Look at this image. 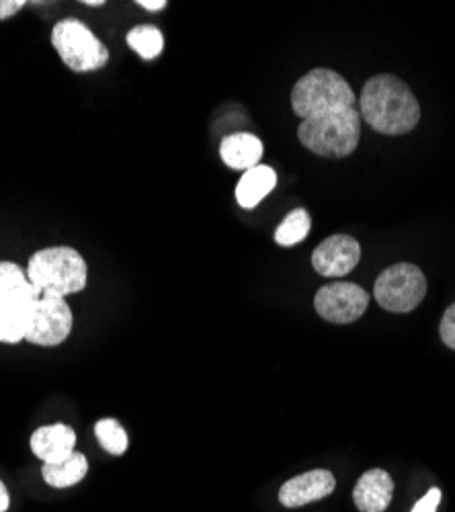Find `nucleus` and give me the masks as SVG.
Segmentation results:
<instances>
[{
	"mask_svg": "<svg viewBox=\"0 0 455 512\" xmlns=\"http://www.w3.org/2000/svg\"><path fill=\"white\" fill-rule=\"evenodd\" d=\"M359 115L378 134L402 136L417 127L421 105L400 78L378 74L365 82L359 97Z\"/></svg>",
	"mask_w": 455,
	"mask_h": 512,
	"instance_id": "f257e3e1",
	"label": "nucleus"
},
{
	"mask_svg": "<svg viewBox=\"0 0 455 512\" xmlns=\"http://www.w3.org/2000/svg\"><path fill=\"white\" fill-rule=\"evenodd\" d=\"M300 142L316 156L345 158L355 152L361 138L357 107L304 119L298 127Z\"/></svg>",
	"mask_w": 455,
	"mask_h": 512,
	"instance_id": "f03ea898",
	"label": "nucleus"
},
{
	"mask_svg": "<svg viewBox=\"0 0 455 512\" xmlns=\"http://www.w3.org/2000/svg\"><path fill=\"white\" fill-rule=\"evenodd\" d=\"M87 263L70 246L37 250L27 267V279L41 293L66 297L87 287Z\"/></svg>",
	"mask_w": 455,
	"mask_h": 512,
	"instance_id": "7ed1b4c3",
	"label": "nucleus"
},
{
	"mask_svg": "<svg viewBox=\"0 0 455 512\" xmlns=\"http://www.w3.org/2000/svg\"><path fill=\"white\" fill-rule=\"evenodd\" d=\"M292 107L304 121L316 115L357 107V97L351 84L339 72L330 68H314L294 84Z\"/></svg>",
	"mask_w": 455,
	"mask_h": 512,
	"instance_id": "20e7f679",
	"label": "nucleus"
},
{
	"mask_svg": "<svg viewBox=\"0 0 455 512\" xmlns=\"http://www.w3.org/2000/svg\"><path fill=\"white\" fill-rule=\"evenodd\" d=\"M52 44L62 62L74 72L101 70L109 62V50L78 19H64L52 31Z\"/></svg>",
	"mask_w": 455,
	"mask_h": 512,
	"instance_id": "39448f33",
	"label": "nucleus"
},
{
	"mask_svg": "<svg viewBox=\"0 0 455 512\" xmlns=\"http://www.w3.org/2000/svg\"><path fill=\"white\" fill-rule=\"evenodd\" d=\"M427 293V279L417 265L398 263L388 267L374 285L376 302L396 314H406L421 306Z\"/></svg>",
	"mask_w": 455,
	"mask_h": 512,
	"instance_id": "423d86ee",
	"label": "nucleus"
},
{
	"mask_svg": "<svg viewBox=\"0 0 455 512\" xmlns=\"http://www.w3.org/2000/svg\"><path fill=\"white\" fill-rule=\"evenodd\" d=\"M72 330V312L64 297L41 293L25 340L37 347H58Z\"/></svg>",
	"mask_w": 455,
	"mask_h": 512,
	"instance_id": "0eeeda50",
	"label": "nucleus"
},
{
	"mask_svg": "<svg viewBox=\"0 0 455 512\" xmlns=\"http://www.w3.org/2000/svg\"><path fill=\"white\" fill-rule=\"evenodd\" d=\"M369 304V295L363 287L347 281H337L318 289L314 308L318 316L333 324H351L359 320Z\"/></svg>",
	"mask_w": 455,
	"mask_h": 512,
	"instance_id": "6e6552de",
	"label": "nucleus"
},
{
	"mask_svg": "<svg viewBox=\"0 0 455 512\" xmlns=\"http://www.w3.org/2000/svg\"><path fill=\"white\" fill-rule=\"evenodd\" d=\"M361 261V246L353 236L335 234L312 252V265L322 277H345Z\"/></svg>",
	"mask_w": 455,
	"mask_h": 512,
	"instance_id": "1a4fd4ad",
	"label": "nucleus"
},
{
	"mask_svg": "<svg viewBox=\"0 0 455 512\" xmlns=\"http://www.w3.org/2000/svg\"><path fill=\"white\" fill-rule=\"evenodd\" d=\"M337 480L326 469H312L298 478L287 480L279 490V502L287 508H298L322 500L335 492Z\"/></svg>",
	"mask_w": 455,
	"mask_h": 512,
	"instance_id": "9d476101",
	"label": "nucleus"
},
{
	"mask_svg": "<svg viewBox=\"0 0 455 512\" xmlns=\"http://www.w3.org/2000/svg\"><path fill=\"white\" fill-rule=\"evenodd\" d=\"M394 496V482L386 469H369L353 490L355 506L361 512H384Z\"/></svg>",
	"mask_w": 455,
	"mask_h": 512,
	"instance_id": "9b49d317",
	"label": "nucleus"
},
{
	"mask_svg": "<svg viewBox=\"0 0 455 512\" xmlns=\"http://www.w3.org/2000/svg\"><path fill=\"white\" fill-rule=\"evenodd\" d=\"M76 433L68 424L41 426L31 435V451L44 463H56L74 453Z\"/></svg>",
	"mask_w": 455,
	"mask_h": 512,
	"instance_id": "f8f14e48",
	"label": "nucleus"
},
{
	"mask_svg": "<svg viewBox=\"0 0 455 512\" xmlns=\"http://www.w3.org/2000/svg\"><path fill=\"white\" fill-rule=\"evenodd\" d=\"M263 142L261 138L246 134V132H238V134H230L222 140L220 146V156L224 160L226 166L234 168V170H251L255 166H259L261 158H263Z\"/></svg>",
	"mask_w": 455,
	"mask_h": 512,
	"instance_id": "ddd939ff",
	"label": "nucleus"
},
{
	"mask_svg": "<svg viewBox=\"0 0 455 512\" xmlns=\"http://www.w3.org/2000/svg\"><path fill=\"white\" fill-rule=\"evenodd\" d=\"M277 185V175L271 166L259 164L251 170H246L242 179L238 181L236 187V201L244 209H253L257 207Z\"/></svg>",
	"mask_w": 455,
	"mask_h": 512,
	"instance_id": "4468645a",
	"label": "nucleus"
},
{
	"mask_svg": "<svg viewBox=\"0 0 455 512\" xmlns=\"http://www.w3.org/2000/svg\"><path fill=\"white\" fill-rule=\"evenodd\" d=\"M87 469V457L74 451L70 457L62 461L44 463V467H41V476H44V480L52 488H70L87 476Z\"/></svg>",
	"mask_w": 455,
	"mask_h": 512,
	"instance_id": "2eb2a0df",
	"label": "nucleus"
},
{
	"mask_svg": "<svg viewBox=\"0 0 455 512\" xmlns=\"http://www.w3.org/2000/svg\"><path fill=\"white\" fill-rule=\"evenodd\" d=\"M312 228V218L306 209H294L287 213V218L281 222V226L275 230V242L279 246H294L300 244Z\"/></svg>",
	"mask_w": 455,
	"mask_h": 512,
	"instance_id": "dca6fc26",
	"label": "nucleus"
},
{
	"mask_svg": "<svg viewBox=\"0 0 455 512\" xmlns=\"http://www.w3.org/2000/svg\"><path fill=\"white\" fill-rule=\"evenodd\" d=\"M128 46L144 60H154L164 50V37L154 25H138L128 33Z\"/></svg>",
	"mask_w": 455,
	"mask_h": 512,
	"instance_id": "f3484780",
	"label": "nucleus"
},
{
	"mask_svg": "<svg viewBox=\"0 0 455 512\" xmlns=\"http://www.w3.org/2000/svg\"><path fill=\"white\" fill-rule=\"evenodd\" d=\"M29 283L27 271L17 263L0 261V310H5Z\"/></svg>",
	"mask_w": 455,
	"mask_h": 512,
	"instance_id": "a211bd4d",
	"label": "nucleus"
},
{
	"mask_svg": "<svg viewBox=\"0 0 455 512\" xmlns=\"http://www.w3.org/2000/svg\"><path fill=\"white\" fill-rule=\"evenodd\" d=\"M95 435L103 449L111 455H123L128 449V433L123 431V426L113 418H103L95 426Z\"/></svg>",
	"mask_w": 455,
	"mask_h": 512,
	"instance_id": "6ab92c4d",
	"label": "nucleus"
},
{
	"mask_svg": "<svg viewBox=\"0 0 455 512\" xmlns=\"http://www.w3.org/2000/svg\"><path fill=\"white\" fill-rule=\"evenodd\" d=\"M439 332H441V340L443 343L455 351V304L449 306L441 318V326H439Z\"/></svg>",
	"mask_w": 455,
	"mask_h": 512,
	"instance_id": "aec40b11",
	"label": "nucleus"
},
{
	"mask_svg": "<svg viewBox=\"0 0 455 512\" xmlns=\"http://www.w3.org/2000/svg\"><path fill=\"white\" fill-rule=\"evenodd\" d=\"M441 490L439 488H431L410 512H437L439 504H441Z\"/></svg>",
	"mask_w": 455,
	"mask_h": 512,
	"instance_id": "412c9836",
	"label": "nucleus"
},
{
	"mask_svg": "<svg viewBox=\"0 0 455 512\" xmlns=\"http://www.w3.org/2000/svg\"><path fill=\"white\" fill-rule=\"evenodd\" d=\"M25 5V0H0V21L17 15Z\"/></svg>",
	"mask_w": 455,
	"mask_h": 512,
	"instance_id": "4be33fe9",
	"label": "nucleus"
},
{
	"mask_svg": "<svg viewBox=\"0 0 455 512\" xmlns=\"http://www.w3.org/2000/svg\"><path fill=\"white\" fill-rule=\"evenodd\" d=\"M138 5L144 7L146 11H162L164 7H167L164 0H138Z\"/></svg>",
	"mask_w": 455,
	"mask_h": 512,
	"instance_id": "5701e85b",
	"label": "nucleus"
},
{
	"mask_svg": "<svg viewBox=\"0 0 455 512\" xmlns=\"http://www.w3.org/2000/svg\"><path fill=\"white\" fill-rule=\"evenodd\" d=\"M11 506V496H9V490L7 486L0 482V512H7Z\"/></svg>",
	"mask_w": 455,
	"mask_h": 512,
	"instance_id": "b1692460",
	"label": "nucleus"
},
{
	"mask_svg": "<svg viewBox=\"0 0 455 512\" xmlns=\"http://www.w3.org/2000/svg\"><path fill=\"white\" fill-rule=\"evenodd\" d=\"M85 5L87 7H103L105 3H103V0H85Z\"/></svg>",
	"mask_w": 455,
	"mask_h": 512,
	"instance_id": "393cba45",
	"label": "nucleus"
}]
</instances>
